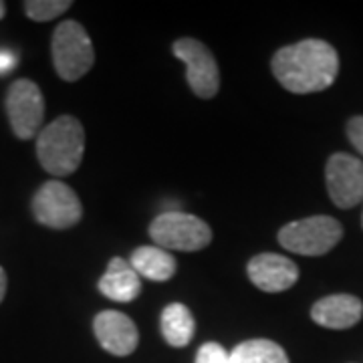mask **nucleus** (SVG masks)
<instances>
[{
	"mask_svg": "<svg viewBox=\"0 0 363 363\" xmlns=\"http://www.w3.org/2000/svg\"><path fill=\"white\" fill-rule=\"evenodd\" d=\"M272 73L291 93L323 91L337 77V51L325 40H301L277 51L272 57Z\"/></svg>",
	"mask_w": 363,
	"mask_h": 363,
	"instance_id": "obj_1",
	"label": "nucleus"
},
{
	"mask_svg": "<svg viewBox=\"0 0 363 363\" xmlns=\"http://www.w3.org/2000/svg\"><path fill=\"white\" fill-rule=\"evenodd\" d=\"M85 152V130L71 116L57 117L37 138V156L43 168L52 176H69L81 166Z\"/></svg>",
	"mask_w": 363,
	"mask_h": 363,
	"instance_id": "obj_2",
	"label": "nucleus"
},
{
	"mask_svg": "<svg viewBox=\"0 0 363 363\" xmlns=\"http://www.w3.org/2000/svg\"><path fill=\"white\" fill-rule=\"evenodd\" d=\"M51 49L55 71L65 81H79L95 63L89 35L75 21H65L55 28Z\"/></svg>",
	"mask_w": 363,
	"mask_h": 363,
	"instance_id": "obj_3",
	"label": "nucleus"
},
{
	"mask_svg": "<svg viewBox=\"0 0 363 363\" xmlns=\"http://www.w3.org/2000/svg\"><path fill=\"white\" fill-rule=\"evenodd\" d=\"M343 236V228L331 216H311L297 222H289L279 233L281 247L305 257L327 255Z\"/></svg>",
	"mask_w": 363,
	"mask_h": 363,
	"instance_id": "obj_4",
	"label": "nucleus"
},
{
	"mask_svg": "<svg viewBox=\"0 0 363 363\" xmlns=\"http://www.w3.org/2000/svg\"><path fill=\"white\" fill-rule=\"evenodd\" d=\"M150 236L164 250L196 252L210 245L212 230L206 222L186 212H164L150 226Z\"/></svg>",
	"mask_w": 363,
	"mask_h": 363,
	"instance_id": "obj_5",
	"label": "nucleus"
},
{
	"mask_svg": "<svg viewBox=\"0 0 363 363\" xmlns=\"http://www.w3.org/2000/svg\"><path fill=\"white\" fill-rule=\"evenodd\" d=\"M33 214L43 226L63 230L81 220L83 208L79 196L67 184L51 180L43 184L33 198Z\"/></svg>",
	"mask_w": 363,
	"mask_h": 363,
	"instance_id": "obj_6",
	"label": "nucleus"
},
{
	"mask_svg": "<svg viewBox=\"0 0 363 363\" xmlns=\"http://www.w3.org/2000/svg\"><path fill=\"white\" fill-rule=\"evenodd\" d=\"M6 116L18 140L39 133L45 117V99L39 85L30 79H16L6 93Z\"/></svg>",
	"mask_w": 363,
	"mask_h": 363,
	"instance_id": "obj_7",
	"label": "nucleus"
},
{
	"mask_svg": "<svg viewBox=\"0 0 363 363\" xmlns=\"http://www.w3.org/2000/svg\"><path fill=\"white\" fill-rule=\"evenodd\" d=\"M172 49L186 65V79L190 89L202 99H212L220 87V73L212 52L196 39L176 40Z\"/></svg>",
	"mask_w": 363,
	"mask_h": 363,
	"instance_id": "obj_8",
	"label": "nucleus"
},
{
	"mask_svg": "<svg viewBox=\"0 0 363 363\" xmlns=\"http://www.w3.org/2000/svg\"><path fill=\"white\" fill-rule=\"evenodd\" d=\"M327 192L343 210L363 202V162L350 154H333L325 168Z\"/></svg>",
	"mask_w": 363,
	"mask_h": 363,
	"instance_id": "obj_9",
	"label": "nucleus"
},
{
	"mask_svg": "<svg viewBox=\"0 0 363 363\" xmlns=\"http://www.w3.org/2000/svg\"><path fill=\"white\" fill-rule=\"evenodd\" d=\"M93 331L101 347L117 357L131 355L140 343V333L135 323L128 315L119 311L99 313L93 321Z\"/></svg>",
	"mask_w": 363,
	"mask_h": 363,
	"instance_id": "obj_10",
	"label": "nucleus"
},
{
	"mask_svg": "<svg viewBox=\"0 0 363 363\" xmlns=\"http://www.w3.org/2000/svg\"><path fill=\"white\" fill-rule=\"evenodd\" d=\"M248 277L252 285L259 286L267 293H281L297 283L298 269L297 264L283 255L264 252L257 255L248 262Z\"/></svg>",
	"mask_w": 363,
	"mask_h": 363,
	"instance_id": "obj_11",
	"label": "nucleus"
},
{
	"mask_svg": "<svg viewBox=\"0 0 363 363\" xmlns=\"http://www.w3.org/2000/svg\"><path fill=\"white\" fill-rule=\"evenodd\" d=\"M311 317L327 329H350L362 321L363 303L353 295H331L313 305Z\"/></svg>",
	"mask_w": 363,
	"mask_h": 363,
	"instance_id": "obj_12",
	"label": "nucleus"
},
{
	"mask_svg": "<svg viewBox=\"0 0 363 363\" xmlns=\"http://www.w3.org/2000/svg\"><path fill=\"white\" fill-rule=\"evenodd\" d=\"M99 291L111 301L131 303L133 298H138L140 291H142L140 274L133 271L131 262L116 257V259H111L107 272L99 281Z\"/></svg>",
	"mask_w": 363,
	"mask_h": 363,
	"instance_id": "obj_13",
	"label": "nucleus"
},
{
	"mask_svg": "<svg viewBox=\"0 0 363 363\" xmlns=\"http://www.w3.org/2000/svg\"><path fill=\"white\" fill-rule=\"evenodd\" d=\"M131 267L147 281L164 283L176 274V259L160 247H140L131 255Z\"/></svg>",
	"mask_w": 363,
	"mask_h": 363,
	"instance_id": "obj_14",
	"label": "nucleus"
},
{
	"mask_svg": "<svg viewBox=\"0 0 363 363\" xmlns=\"http://www.w3.org/2000/svg\"><path fill=\"white\" fill-rule=\"evenodd\" d=\"M194 317L186 305L172 303L162 313V333L172 347H186L194 337Z\"/></svg>",
	"mask_w": 363,
	"mask_h": 363,
	"instance_id": "obj_15",
	"label": "nucleus"
},
{
	"mask_svg": "<svg viewBox=\"0 0 363 363\" xmlns=\"http://www.w3.org/2000/svg\"><path fill=\"white\" fill-rule=\"evenodd\" d=\"M230 363H289L285 350L269 339H250L230 351Z\"/></svg>",
	"mask_w": 363,
	"mask_h": 363,
	"instance_id": "obj_16",
	"label": "nucleus"
},
{
	"mask_svg": "<svg viewBox=\"0 0 363 363\" xmlns=\"http://www.w3.org/2000/svg\"><path fill=\"white\" fill-rule=\"evenodd\" d=\"M71 9L69 0H28L25 2V13L30 21L47 23Z\"/></svg>",
	"mask_w": 363,
	"mask_h": 363,
	"instance_id": "obj_17",
	"label": "nucleus"
},
{
	"mask_svg": "<svg viewBox=\"0 0 363 363\" xmlns=\"http://www.w3.org/2000/svg\"><path fill=\"white\" fill-rule=\"evenodd\" d=\"M196 363H230V353L218 343L210 341L198 350Z\"/></svg>",
	"mask_w": 363,
	"mask_h": 363,
	"instance_id": "obj_18",
	"label": "nucleus"
},
{
	"mask_svg": "<svg viewBox=\"0 0 363 363\" xmlns=\"http://www.w3.org/2000/svg\"><path fill=\"white\" fill-rule=\"evenodd\" d=\"M347 138L353 143V147L363 154V117H351L347 123Z\"/></svg>",
	"mask_w": 363,
	"mask_h": 363,
	"instance_id": "obj_19",
	"label": "nucleus"
},
{
	"mask_svg": "<svg viewBox=\"0 0 363 363\" xmlns=\"http://www.w3.org/2000/svg\"><path fill=\"white\" fill-rule=\"evenodd\" d=\"M16 65V55L11 51H0V75H6L9 71H13Z\"/></svg>",
	"mask_w": 363,
	"mask_h": 363,
	"instance_id": "obj_20",
	"label": "nucleus"
},
{
	"mask_svg": "<svg viewBox=\"0 0 363 363\" xmlns=\"http://www.w3.org/2000/svg\"><path fill=\"white\" fill-rule=\"evenodd\" d=\"M6 283H9L6 272H4V269L0 267V303H2V298H4V295H6Z\"/></svg>",
	"mask_w": 363,
	"mask_h": 363,
	"instance_id": "obj_21",
	"label": "nucleus"
},
{
	"mask_svg": "<svg viewBox=\"0 0 363 363\" xmlns=\"http://www.w3.org/2000/svg\"><path fill=\"white\" fill-rule=\"evenodd\" d=\"M4 14H6V4L0 0V18H4Z\"/></svg>",
	"mask_w": 363,
	"mask_h": 363,
	"instance_id": "obj_22",
	"label": "nucleus"
}]
</instances>
